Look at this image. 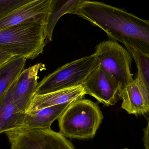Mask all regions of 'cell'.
Returning a JSON list of instances; mask_svg holds the SVG:
<instances>
[{
  "instance_id": "obj_1",
  "label": "cell",
  "mask_w": 149,
  "mask_h": 149,
  "mask_svg": "<svg viewBox=\"0 0 149 149\" xmlns=\"http://www.w3.org/2000/svg\"><path fill=\"white\" fill-rule=\"evenodd\" d=\"M75 15L103 30L127 49L149 54V21L101 2L85 0Z\"/></svg>"
},
{
  "instance_id": "obj_2",
  "label": "cell",
  "mask_w": 149,
  "mask_h": 149,
  "mask_svg": "<svg viewBox=\"0 0 149 149\" xmlns=\"http://www.w3.org/2000/svg\"><path fill=\"white\" fill-rule=\"evenodd\" d=\"M43 21H30L0 30V53L33 59L46 45Z\"/></svg>"
},
{
  "instance_id": "obj_3",
  "label": "cell",
  "mask_w": 149,
  "mask_h": 149,
  "mask_svg": "<svg viewBox=\"0 0 149 149\" xmlns=\"http://www.w3.org/2000/svg\"><path fill=\"white\" fill-rule=\"evenodd\" d=\"M103 118L95 102L84 98L74 101L58 119L59 133L66 138L92 139Z\"/></svg>"
},
{
  "instance_id": "obj_4",
  "label": "cell",
  "mask_w": 149,
  "mask_h": 149,
  "mask_svg": "<svg viewBox=\"0 0 149 149\" xmlns=\"http://www.w3.org/2000/svg\"><path fill=\"white\" fill-rule=\"evenodd\" d=\"M98 64L95 52L67 63L45 76L38 83L35 95H40L81 86Z\"/></svg>"
},
{
  "instance_id": "obj_5",
  "label": "cell",
  "mask_w": 149,
  "mask_h": 149,
  "mask_svg": "<svg viewBox=\"0 0 149 149\" xmlns=\"http://www.w3.org/2000/svg\"><path fill=\"white\" fill-rule=\"evenodd\" d=\"M95 53L99 64L118 85L120 95L134 79L131 71L132 56L117 41L111 39L97 45Z\"/></svg>"
},
{
  "instance_id": "obj_6",
  "label": "cell",
  "mask_w": 149,
  "mask_h": 149,
  "mask_svg": "<svg viewBox=\"0 0 149 149\" xmlns=\"http://www.w3.org/2000/svg\"><path fill=\"white\" fill-rule=\"evenodd\" d=\"M5 134L9 149H75L62 134L51 128L23 127Z\"/></svg>"
},
{
  "instance_id": "obj_7",
  "label": "cell",
  "mask_w": 149,
  "mask_h": 149,
  "mask_svg": "<svg viewBox=\"0 0 149 149\" xmlns=\"http://www.w3.org/2000/svg\"><path fill=\"white\" fill-rule=\"evenodd\" d=\"M81 86L86 95H90L107 107L115 105L120 99L118 85L99 63Z\"/></svg>"
},
{
  "instance_id": "obj_8",
  "label": "cell",
  "mask_w": 149,
  "mask_h": 149,
  "mask_svg": "<svg viewBox=\"0 0 149 149\" xmlns=\"http://www.w3.org/2000/svg\"><path fill=\"white\" fill-rule=\"evenodd\" d=\"M51 3V0H32L24 4L0 18V30L30 21H43L47 23Z\"/></svg>"
},
{
  "instance_id": "obj_9",
  "label": "cell",
  "mask_w": 149,
  "mask_h": 149,
  "mask_svg": "<svg viewBox=\"0 0 149 149\" xmlns=\"http://www.w3.org/2000/svg\"><path fill=\"white\" fill-rule=\"evenodd\" d=\"M45 70V65L39 63L23 70L18 76L14 91V100L20 112L27 113L35 96L38 73Z\"/></svg>"
},
{
  "instance_id": "obj_10",
  "label": "cell",
  "mask_w": 149,
  "mask_h": 149,
  "mask_svg": "<svg viewBox=\"0 0 149 149\" xmlns=\"http://www.w3.org/2000/svg\"><path fill=\"white\" fill-rule=\"evenodd\" d=\"M122 108L129 114L144 115L149 112V90L136 78L129 83L120 95Z\"/></svg>"
},
{
  "instance_id": "obj_11",
  "label": "cell",
  "mask_w": 149,
  "mask_h": 149,
  "mask_svg": "<svg viewBox=\"0 0 149 149\" xmlns=\"http://www.w3.org/2000/svg\"><path fill=\"white\" fill-rule=\"evenodd\" d=\"M17 79L10 86L0 105V134L21 128L24 126L27 113L19 111L14 100V91Z\"/></svg>"
},
{
  "instance_id": "obj_12",
  "label": "cell",
  "mask_w": 149,
  "mask_h": 149,
  "mask_svg": "<svg viewBox=\"0 0 149 149\" xmlns=\"http://www.w3.org/2000/svg\"><path fill=\"white\" fill-rule=\"evenodd\" d=\"M85 95L81 85L40 95H35L27 113L51 106L72 102L83 99Z\"/></svg>"
},
{
  "instance_id": "obj_13",
  "label": "cell",
  "mask_w": 149,
  "mask_h": 149,
  "mask_svg": "<svg viewBox=\"0 0 149 149\" xmlns=\"http://www.w3.org/2000/svg\"><path fill=\"white\" fill-rule=\"evenodd\" d=\"M72 102L51 106L27 113L23 127L51 128L52 123L60 117Z\"/></svg>"
},
{
  "instance_id": "obj_14",
  "label": "cell",
  "mask_w": 149,
  "mask_h": 149,
  "mask_svg": "<svg viewBox=\"0 0 149 149\" xmlns=\"http://www.w3.org/2000/svg\"><path fill=\"white\" fill-rule=\"evenodd\" d=\"M85 0H51L50 15L45 27L46 43L52 41L55 26L59 19L66 14H73Z\"/></svg>"
},
{
  "instance_id": "obj_15",
  "label": "cell",
  "mask_w": 149,
  "mask_h": 149,
  "mask_svg": "<svg viewBox=\"0 0 149 149\" xmlns=\"http://www.w3.org/2000/svg\"><path fill=\"white\" fill-rule=\"evenodd\" d=\"M27 60L23 57L15 56L0 68V105L10 86L24 70Z\"/></svg>"
},
{
  "instance_id": "obj_16",
  "label": "cell",
  "mask_w": 149,
  "mask_h": 149,
  "mask_svg": "<svg viewBox=\"0 0 149 149\" xmlns=\"http://www.w3.org/2000/svg\"><path fill=\"white\" fill-rule=\"evenodd\" d=\"M137 67V77L141 84L149 90V54L132 48L127 49Z\"/></svg>"
},
{
  "instance_id": "obj_17",
  "label": "cell",
  "mask_w": 149,
  "mask_h": 149,
  "mask_svg": "<svg viewBox=\"0 0 149 149\" xmlns=\"http://www.w3.org/2000/svg\"><path fill=\"white\" fill-rule=\"evenodd\" d=\"M32 0H0V18Z\"/></svg>"
},
{
  "instance_id": "obj_18",
  "label": "cell",
  "mask_w": 149,
  "mask_h": 149,
  "mask_svg": "<svg viewBox=\"0 0 149 149\" xmlns=\"http://www.w3.org/2000/svg\"><path fill=\"white\" fill-rule=\"evenodd\" d=\"M14 56L10 54L0 53V68L10 61Z\"/></svg>"
},
{
  "instance_id": "obj_19",
  "label": "cell",
  "mask_w": 149,
  "mask_h": 149,
  "mask_svg": "<svg viewBox=\"0 0 149 149\" xmlns=\"http://www.w3.org/2000/svg\"><path fill=\"white\" fill-rule=\"evenodd\" d=\"M144 141L146 149H149V122L144 131Z\"/></svg>"
},
{
  "instance_id": "obj_20",
  "label": "cell",
  "mask_w": 149,
  "mask_h": 149,
  "mask_svg": "<svg viewBox=\"0 0 149 149\" xmlns=\"http://www.w3.org/2000/svg\"><path fill=\"white\" fill-rule=\"evenodd\" d=\"M128 149L127 148H125V149Z\"/></svg>"
}]
</instances>
